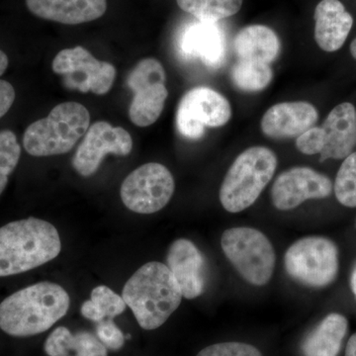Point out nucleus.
Listing matches in <instances>:
<instances>
[{"mask_svg": "<svg viewBox=\"0 0 356 356\" xmlns=\"http://www.w3.org/2000/svg\"><path fill=\"white\" fill-rule=\"evenodd\" d=\"M70 299L56 283L40 282L13 293L0 304V329L26 337L48 331L69 311Z\"/></svg>", "mask_w": 356, "mask_h": 356, "instance_id": "nucleus-1", "label": "nucleus"}, {"mask_svg": "<svg viewBox=\"0 0 356 356\" xmlns=\"http://www.w3.org/2000/svg\"><path fill=\"white\" fill-rule=\"evenodd\" d=\"M122 298L132 310L140 327L153 331L177 311L182 293L168 266L151 261L138 269L126 282Z\"/></svg>", "mask_w": 356, "mask_h": 356, "instance_id": "nucleus-2", "label": "nucleus"}, {"mask_svg": "<svg viewBox=\"0 0 356 356\" xmlns=\"http://www.w3.org/2000/svg\"><path fill=\"white\" fill-rule=\"evenodd\" d=\"M62 242L51 222L28 218L0 228V277L32 270L60 254Z\"/></svg>", "mask_w": 356, "mask_h": 356, "instance_id": "nucleus-3", "label": "nucleus"}, {"mask_svg": "<svg viewBox=\"0 0 356 356\" xmlns=\"http://www.w3.org/2000/svg\"><path fill=\"white\" fill-rule=\"evenodd\" d=\"M277 165V156L268 147H248L238 154L220 188L222 208L229 213H240L254 205L273 179Z\"/></svg>", "mask_w": 356, "mask_h": 356, "instance_id": "nucleus-4", "label": "nucleus"}, {"mask_svg": "<svg viewBox=\"0 0 356 356\" xmlns=\"http://www.w3.org/2000/svg\"><path fill=\"white\" fill-rule=\"evenodd\" d=\"M90 124L88 110L77 102L60 103L48 117L34 122L23 137V146L33 156L69 153L86 135Z\"/></svg>", "mask_w": 356, "mask_h": 356, "instance_id": "nucleus-5", "label": "nucleus"}, {"mask_svg": "<svg viewBox=\"0 0 356 356\" xmlns=\"http://www.w3.org/2000/svg\"><path fill=\"white\" fill-rule=\"evenodd\" d=\"M221 247L232 266L250 284L264 286L270 281L275 268V250L261 231L248 227L226 229Z\"/></svg>", "mask_w": 356, "mask_h": 356, "instance_id": "nucleus-6", "label": "nucleus"}, {"mask_svg": "<svg viewBox=\"0 0 356 356\" xmlns=\"http://www.w3.org/2000/svg\"><path fill=\"white\" fill-rule=\"evenodd\" d=\"M284 267L288 275L304 286L327 287L339 274V248L325 236H305L288 248Z\"/></svg>", "mask_w": 356, "mask_h": 356, "instance_id": "nucleus-7", "label": "nucleus"}, {"mask_svg": "<svg viewBox=\"0 0 356 356\" xmlns=\"http://www.w3.org/2000/svg\"><path fill=\"white\" fill-rule=\"evenodd\" d=\"M165 83V70L156 58H144L130 72L127 84L134 97L129 117L136 126L153 125L163 113L168 96Z\"/></svg>", "mask_w": 356, "mask_h": 356, "instance_id": "nucleus-8", "label": "nucleus"}, {"mask_svg": "<svg viewBox=\"0 0 356 356\" xmlns=\"http://www.w3.org/2000/svg\"><path fill=\"white\" fill-rule=\"evenodd\" d=\"M172 172L161 163L140 165L122 184L124 205L138 214H154L165 208L175 193Z\"/></svg>", "mask_w": 356, "mask_h": 356, "instance_id": "nucleus-9", "label": "nucleus"}, {"mask_svg": "<svg viewBox=\"0 0 356 356\" xmlns=\"http://www.w3.org/2000/svg\"><path fill=\"white\" fill-rule=\"evenodd\" d=\"M232 117V107L224 95L206 86L187 91L178 104L177 126L187 139L198 140L205 128L226 125Z\"/></svg>", "mask_w": 356, "mask_h": 356, "instance_id": "nucleus-10", "label": "nucleus"}, {"mask_svg": "<svg viewBox=\"0 0 356 356\" xmlns=\"http://www.w3.org/2000/svg\"><path fill=\"white\" fill-rule=\"evenodd\" d=\"M53 70L63 76L67 88L97 95L108 93L116 77L113 65L97 60L81 46L60 51L54 58Z\"/></svg>", "mask_w": 356, "mask_h": 356, "instance_id": "nucleus-11", "label": "nucleus"}, {"mask_svg": "<svg viewBox=\"0 0 356 356\" xmlns=\"http://www.w3.org/2000/svg\"><path fill=\"white\" fill-rule=\"evenodd\" d=\"M132 149V137L125 129L113 127L105 121L95 122L86 131L72 159V166L81 177H91L106 154L128 156Z\"/></svg>", "mask_w": 356, "mask_h": 356, "instance_id": "nucleus-12", "label": "nucleus"}, {"mask_svg": "<svg viewBox=\"0 0 356 356\" xmlns=\"http://www.w3.org/2000/svg\"><path fill=\"white\" fill-rule=\"evenodd\" d=\"M332 191L334 185L327 175L307 166H294L276 178L271 199L276 209L288 211L307 200L327 198Z\"/></svg>", "mask_w": 356, "mask_h": 356, "instance_id": "nucleus-13", "label": "nucleus"}, {"mask_svg": "<svg viewBox=\"0 0 356 356\" xmlns=\"http://www.w3.org/2000/svg\"><path fill=\"white\" fill-rule=\"evenodd\" d=\"M166 266L177 280L182 297L192 300L203 294L207 280L206 259L191 241H175L168 248Z\"/></svg>", "mask_w": 356, "mask_h": 356, "instance_id": "nucleus-14", "label": "nucleus"}, {"mask_svg": "<svg viewBox=\"0 0 356 356\" xmlns=\"http://www.w3.org/2000/svg\"><path fill=\"white\" fill-rule=\"evenodd\" d=\"M318 118V110L311 103H278L264 113L261 128L262 133L270 139H293L314 127Z\"/></svg>", "mask_w": 356, "mask_h": 356, "instance_id": "nucleus-15", "label": "nucleus"}, {"mask_svg": "<svg viewBox=\"0 0 356 356\" xmlns=\"http://www.w3.org/2000/svg\"><path fill=\"white\" fill-rule=\"evenodd\" d=\"M323 151L321 161L344 159L356 147V110L355 105L343 102L327 115L322 127Z\"/></svg>", "mask_w": 356, "mask_h": 356, "instance_id": "nucleus-16", "label": "nucleus"}, {"mask_svg": "<svg viewBox=\"0 0 356 356\" xmlns=\"http://www.w3.org/2000/svg\"><path fill=\"white\" fill-rule=\"evenodd\" d=\"M179 47L185 57L200 58L211 69H219L224 64L226 44L217 23L197 21L187 26L181 33Z\"/></svg>", "mask_w": 356, "mask_h": 356, "instance_id": "nucleus-17", "label": "nucleus"}, {"mask_svg": "<svg viewBox=\"0 0 356 356\" xmlns=\"http://www.w3.org/2000/svg\"><path fill=\"white\" fill-rule=\"evenodd\" d=\"M26 6L42 19L77 25L102 17L107 0H26Z\"/></svg>", "mask_w": 356, "mask_h": 356, "instance_id": "nucleus-18", "label": "nucleus"}, {"mask_svg": "<svg viewBox=\"0 0 356 356\" xmlns=\"http://www.w3.org/2000/svg\"><path fill=\"white\" fill-rule=\"evenodd\" d=\"M315 40L323 51H336L346 43L353 18L339 0H322L315 9Z\"/></svg>", "mask_w": 356, "mask_h": 356, "instance_id": "nucleus-19", "label": "nucleus"}, {"mask_svg": "<svg viewBox=\"0 0 356 356\" xmlns=\"http://www.w3.org/2000/svg\"><path fill=\"white\" fill-rule=\"evenodd\" d=\"M234 44L238 60L270 65L280 55V38L273 29L264 25L243 28Z\"/></svg>", "mask_w": 356, "mask_h": 356, "instance_id": "nucleus-20", "label": "nucleus"}, {"mask_svg": "<svg viewBox=\"0 0 356 356\" xmlns=\"http://www.w3.org/2000/svg\"><path fill=\"white\" fill-rule=\"evenodd\" d=\"M348 331V321L343 315L325 316L302 343L303 356H337Z\"/></svg>", "mask_w": 356, "mask_h": 356, "instance_id": "nucleus-21", "label": "nucleus"}, {"mask_svg": "<svg viewBox=\"0 0 356 356\" xmlns=\"http://www.w3.org/2000/svg\"><path fill=\"white\" fill-rule=\"evenodd\" d=\"M44 350L49 356H107V348L95 334L88 332L74 334L65 327L51 332Z\"/></svg>", "mask_w": 356, "mask_h": 356, "instance_id": "nucleus-22", "label": "nucleus"}, {"mask_svg": "<svg viewBox=\"0 0 356 356\" xmlns=\"http://www.w3.org/2000/svg\"><path fill=\"white\" fill-rule=\"evenodd\" d=\"M127 308L124 299L105 285L95 287L91 298L81 306V315L95 323L121 315Z\"/></svg>", "mask_w": 356, "mask_h": 356, "instance_id": "nucleus-23", "label": "nucleus"}, {"mask_svg": "<svg viewBox=\"0 0 356 356\" xmlns=\"http://www.w3.org/2000/svg\"><path fill=\"white\" fill-rule=\"evenodd\" d=\"M178 6L198 21L217 23L235 15L241 10L243 0H177Z\"/></svg>", "mask_w": 356, "mask_h": 356, "instance_id": "nucleus-24", "label": "nucleus"}, {"mask_svg": "<svg viewBox=\"0 0 356 356\" xmlns=\"http://www.w3.org/2000/svg\"><path fill=\"white\" fill-rule=\"evenodd\" d=\"M231 77L240 90L257 92L270 84L273 72L270 65L238 60L232 69Z\"/></svg>", "mask_w": 356, "mask_h": 356, "instance_id": "nucleus-25", "label": "nucleus"}, {"mask_svg": "<svg viewBox=\"0 0 356 356\" xmlns=\"http://www.w3.org/2000/svg\"><path fill=\"white\" fill-rule=\"evenodd\" d=\"M334 195L341 205L356 208V152L344 159L334 184Z\"/></svg>", "mask_w": 356, "mask_h": 356, "instance_id": "nucleus-26", "label": "nucleus"}, {"mask_svg": "<svg viewBox=\"0 0 356 356\" xmlns=\"http://www.w3.org/2000/svg\"><path fill=\"white\" fill-rule=\"evenodd\" d=\"M20 156L21 147L15 134L0 131V195L8 184L9 175L19 163Z\"/></svg>", "mask_w": 356, "mask_h": 356, "instance_id": "nucleus-27", "label": "nucleus"}, {"mask_svg": "<svg viewBox=\"0 0 356 356\" xmlns=\"http://www.w3.org/2000/svg\"><path fill=\"white\" fill-rule=\"evenodd\" d=\"M197 356H262L261 351L250 344L236 343H221L207 346L198 353Z\"/></svg>", "mask_w": 356, "mask_h": 356, "instance_id": "nucleus-28", "label": "nucleus"}, {"mask_svg": "<svg viewBox=\"0 0 356 356\" xmlns=\"http://www.w3.org/2000/svg\"><path fill=\"white\" fill-rule=\"evenodd\" d=\"M96 334L107 350H119L125 344V336L111 318L97 323Z\"/></svg>", "mask_w": 356, "mask_h": 356, "instance_id": "nucleus-29", "label": "nucleus"}, {"mask_svg": "<svg viewBox=\"0 0 356 356\" xmlns=\"http://www.w3.org/2000/svg\"><path fill=\"white\" fill-rule=\"evenodd\" d=\"M15 100V90L10 83L0 79V118L11 108Z\"/></svg>", "mask_w": 356, "mask_h": 356, "instance_id": "nucleus-30", "label": "nucleus"}, {"mask_svg": "<svg viewBox=\"0 0 356 356\" xmlns=\"http://www.w3.org/2000/svg\"><path fill=\"white\" fill-rule=\"evenodd\" d=\"M346 356H356V332L348 339L346 344Z\"/></svg>", "mask_w": 356, "mask_h": 356, "instance_id": "nucleus-31", "label": "nucleus"}, {"mask_svg": "<svg viewBox=\"0 0 356 356\" xmlns=\"http://www.w3.org/2000/svg\"><path fill=\"white\" fill-rule=\"evenodd\" d=\"M8 67V58L4 51L0 50V76L6 72Z\"/></svg>", "mask_w": 356, "mask_h": 356, "instance_id": "nucleus-32", "label": "nucleus"}, {"mask_svg": "<svg viewBox=\"0 0 356 356\" xmlns=\"http://www.w3.org/2000/svg\"><path fill=\"white\" fill-rule=\"evenodd\" d=\"M350 283L351 291H353V296H355L356 299V262L353 267V270H351Z\"/></svg>", "mask_w": 356, "mask_h": 356, "instance_id": "nucleus-33", "label": "nucleus"}, {"mask_svg": "<svg viewBox=\"0 0 356 356\" xmlns=\"http://www.w3.org/2000/svg\"><path fill=\"white\" fill-rule=\"evenodd\" d=\"M350 54L356 60V38L351 42L350 44Z\"/></svg>", "mask_w": 356, "mask_h": 356, "instance_id": "nucleus-34", "label": "nucleus"}, {"mask_svg": "<svg viewBox=\"0 0 356 356\" xmlns=\"http://www.w3.org/2000/svg\"><path fill=\"white\" fill-rule=\"evenodd\" d=\"M355 226H356V222H355Z\"/></svg>", "mask_w": 356, "mask_h": 356, "instance_id": "nucleus-35", "label": "nucleus"}]
</instances>
